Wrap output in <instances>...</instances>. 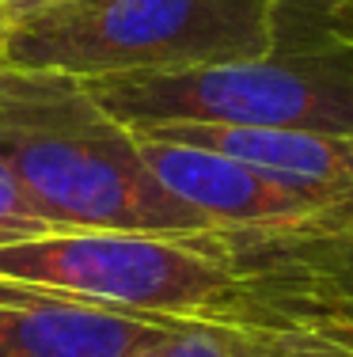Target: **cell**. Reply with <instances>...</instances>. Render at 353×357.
I'll return each mask as SVG.
<instances>
[{
  "label": "cell",
  "instance_id": "obj_1",
  "mask_svg": "<svg viewBox=\"0 0 353 357\" xmlns=\"http://www.w3.org/2000/svg\"><path fill=\"white\" fill-rule=\"evenodd\" d=\"M0 164L61 232L217 228L159 183L137 133L107 114L77 76L0 61Z\"/></svg>",
  "mask_w": 353,
  "mask_h": 357
},
{
  "label": "cell",
  "instance_id": "obj_2",
  "mask_svg": "<svg viewBox=\"0 0 353 357\" xmlns=\"http://www.w3.org/2000/svg\"><path fill=\"white\" fill-rule=\"evenodd\" d=\"M130 130L258 126L353 137V31L319 0H281L277 38L258 57L84 80Z\"/></svg>",
  "mask_w": 353,
  "mask_h": 357
},
{
  "label": "cell",
  "instance_id": "obj_3",
  "mask_svg": "<svg viewBox=\"0 0 353 357\" xmlns=\"http://www.w3.org/2000/svg\"><path fill=\"white\" fill-rule=\"evenodd\" d=\"M0 278L148 323L243 327L251 278L224 228L190 236L72 228L0 248Z\"/></svg>",
  "mask_w": 353,
  "mask_h": 357
},
{
  "label": "cell",
  "instance_id": "obj_4",
  "mask_svg": "<svg viewBox=\"0 0 353 357\" xmlns=\"http://www.w3.org/2000/svg\"><path fill=\"white\" fill-rule=\"evenodd\" d=\"M281 0H61L12 23L8 65L77 80L258 57Z\"/></svg>",
  "mask_w": 353,
  "mask_h": 357
},
{
  "label": "cell",
  "instance_id": "obj_5",
  "mask_svg": "<svg viewBox=\"0 0 353 357\" xmlns=\"http://www.w3.org/2000/svg\"><path fill=\"white\" fill-rule=\"evenodd\" d=\"M251 278L243 327L277 357H353V243L315 232H228Z\"/></svg>",
  "mask_w": 353,
  "mask_h": 357
},
{
  "label": "cell",
  "instance_id": "obj_6",
  "mask_svg": "<svg viewBox=\"0 0 353 357\" xmlns=\"http://www.w3.org/2000/svg\"><path fill=\"white\" fill-rule=\"evenodd\" d=\"M141 156L179 202L228 232H315L353 243V213L297 194L266 172L213 149L141 137Z\"/></svg>",
  "mask_w": 353,
  "mask_h": 357
},
{
  "label": "cell",
  "instance_id": "obj_7",
  "mask_svg": "<svg viewBox=\"0 0 353 357\" xmlns=\"http://www.w3.org/2000/svg\"><path fill=\"white\" fill-rule=\"evenodd\" d=\"M179 323L84 308L57 293L0 278V357H125Z\"/></svg>",
  "mask_w": 353,
  "mask_h": 357
},
{
  "label": "cell",
  "instance_id": "obj_8",
  "mask_svg": "<svg viewBox=\"0 0 353 357\" xmlns=\"http://www.w3.org/2000/svg\"><path fill=\"white\" fill-rule=\"evenodd\" d=\"M125 357H274L270 342L255 327H221V323H179L137 346Z\"/></svg>",
  "mask_w": 353,
  "mask_h": 357
},
{
  "label": "cell",
  "instance_id": "obj_9",
  "mask_svg": "<svg viewBox=\"0 0 353 357\" xmlns=\"http://www.w3.org/2000/svg\"><path fill=\"white\" fill-rule=\"evenodd\" d=\"M61 232L57 225H49L46 217L31 206V198L19 190L15 175L0 164V248L19 240H38V236Z\"/></svg>",
  "mask_w": 353,
  "mask_h": 357
},
{
  "label": "cell",
  "instance_id": "obj_10",
  "mask_svg": "<svg viewBox=\"0 0 353 357\" xmlns=\"http://www.w3.org/2000/svg\"><path fill=\"white\" fill-rule=\"evenodd\" d=\"M54 4H61V0H0V15L8 23H19V20L42 12V8H54Z\"/></svg>",
  "mask_w": 353,
  "mask_h": 357
},
{
  "label": "cell",
  "instance_id": "obj_11",
  "mask_svg": "<svg viewBox=\"0 0 353 357\" xmlns=\"http://www.w3.org/2000/svg\"><path fill=\"white\" fill-rule=\"evenodd\" d=\"M319 4H323L338 23H346V27L353 31V0H319Z\"/></svg>",
  "mask_w": 353,
  "mask_h": 357
},
{
  "label": "cell",
  "instance_id": "obj_12",
  "mask_svg": "<svg viewBox=\"0 0 353 357\" xmlns=\"http://www.w3.org/2000/svg\"><path fill=\"white\" fill-rule=\"evenodd\" d=\"M8 31H12V23L0 15V61H4V54H8Z\"/></svg>",
  "mask_w": 353,
  "mask_h": 357
},
{
  "label": "cell",
  "instance_id": "obj_13",
  "mask_svg": "<svg viewBox=\"0 0 353 357\" xmlns=\"http://www.w3.org/2000/svg\"><path fill=\"white\" fill-rule=\"evenodd\" d=\"M274 357H277V354H274Z\"/></svg>",
  "mask_w": 353,
  "mask_h": 357
}]
</instances>
